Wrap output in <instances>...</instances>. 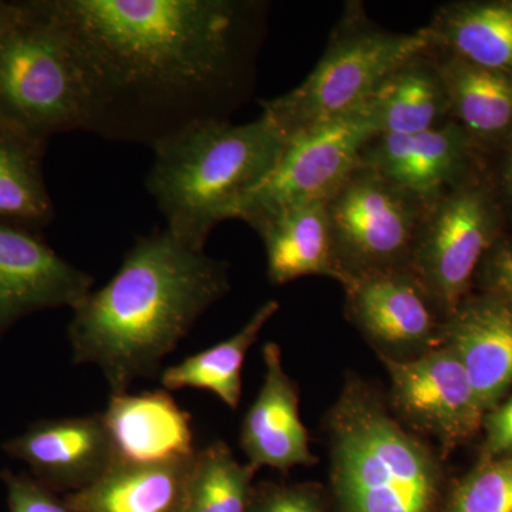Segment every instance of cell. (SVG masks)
Returning <instances> with one entry per match:
<instances>
[{"instance_id": "52a82bcc", "label": "cell", "mask_w": 512, "mask_h": 512, "mask_svg": "<svg viewBox=\"0 0 512 512\" xmlns=\"http://www.w3.org/2000/svg\"><path fill=\"white\" fill-rule=\"evenodd\" d=\"M508 220L490 174L478 167L427 212L410 268L446 318L470 296L478 268Z\"/></svg>"}, {"instance_id": "ffe728a7", "label": "cell", "mask_w": 512, "mask_h": 512, "mask_svg": "<svg viewBox=\"0 0 512 512\" xmlns=\"http://www.w3.org/2000/svg\"><path fill=\"white\" fill-rule=\"evenodd\" d=\"M367 106L379 134L423 133L451 121L450 100L430 47L390 73Z\"/></svg>"}, {"instance_id": "9a60e30c", "label": "cell", "mask_w": 512, "mask_h": 512, "mask_svg": "<svg viewBox=\"0 0 512 512\" xmlns=\"http://www.w3.org/2000/svg\"><path fill=\"white\" fill-rule=\"evenodd\" d=\"M264 383L249 406L241 429L239 446L247 463L288 473L293 467L315 466L318 458L311 450V437L299 413V387L286 373L278 343L262 348Z\"/></svg>"}, {"instance_id": "8fae6325", "label": "cell", "mask_w": 512, "mask_h": 512, "mask_svg": "<svg viewBox=\"0 0 512 512\" xmlns=\"http://www.w3.org/2000/svg\"><path fill=\"white\" fill-rule=\"evenodd\" d=\"M342 286L349 322L380 359L412 360L443 345L446 315L410 266L353 276Z\"/></svg>"}, {"instance_id": "9c48e42d", "label": "cell", "mask_w": 512, "mask_h": 512, "mask_svg": "<svg viewBox=\"0 0 512 512\" xmlns=\"http://www.w3.org/2000/svg\"><path fill=\"white\" fill-rule=\"evenodd\" d=\"M377 134L366 103L289 138L274 170L244 198L235 220L252 227L286 208L328 200L359 165L363 150Z\"/></svg>"}, {"instance_id": "277c9868", "label": "cell", "mask_w": 512, "mask_h": 512, "mask_svg": "<svg viewBox=\"0 0 512 512\" xmlns=\"http://www.w3.org/2000/svg\"><path fill=\"white\" fill-rule=\"evenodd\" d=\"M326 430L338 512H440L443 457L397 420L375 387L350 376Z\"/></svg>"}, {"instance_id": "d4e9b609", "label": "cell", "mask_w": 512, "mask_h": 512, "mask_svg": "<svg viewBox=\"0 0 512 512\" xmlns=\"http://www.w3.org/2000/svg\"><path fill=\"white\" fill-rule=\"evenodd\" d=\"M256 473L225 441H212L192 457L183 512H247Z\"/></svg>"}, {"instance_id": "1f68e13d", "label": "cell", "mask_w": 512, "mask_h": 512, "mask_svg": "<svg viewBox=\"0 0 512 512\" xmlns=\"http://www.w3.org/2000/svg\"><path fill=\"white\" fill-rule=\"evenodd\" d=\"M16 10H18V2H2L0 0V45L8 32L10 23L15 19Z\"/></svg>"}, {"instance_id": "484cf974", "label": "cell", "mask_w": 512, "mask_h": 512, "mask_svg": "<svg viewBox=\"0 0 512 512\" xmlns=\"http://www.w3.org/2000/svg\"><path fill=\"white\" fill-rule=\"evenodd\" d=\"M440 512H512V454L478 460L448 491Z\"/></svg>"}, {"instance_id": "e0dca14e", "label": "cell", "mask_w": 512, "mask_h": 512, "mask_svg": "<svg viewBox=\"0 0 512 512\" xmlns=\"http://www.w3.org/2000/svg\"><path fill=\"white\" fill-rule=\"evenodd\" d=\"M443 345L466 367L485 413L512 387V305L491 293L470 295L446 319Z\"/></svg>"}, {"instance_id": "603a6c76", "label": "cell", "mask_w": 512, "mask_h": 512, "mask_svg": "<svg viewBox=\"0 0 512 512\" xmlns=\"http://www.w3.org/2000/svg\"><path fill=\"white\" fill-rule=\"evenodd\" d=\"M46 143L0 116V221L37 231L55 217L43 174Z\"/></svg>"}, {"instance_id": "5bb4252c", "label": "cell", "mask_w": 512, "mask_h": 512, "mask_svg": "<svg viewBox=\"0 0 512 512\" xmlns=\"http://www.w3.org/2000/svg\"><path fill=\"white\" fill-rule=\"evenodd\" d=\"M2 450L25 463L30 476L55 493L89 487L117 461L101 413L37 420L6 440Z\"/></svg>"}, {"instance_id": "44dd1931", "label": "cell", "mask_w": 512, "mask_h": 512, "mask_svg": "<svg viewBox=\"0 0 512 512\" xmlns=\"http://www.w3.org/2000/svg\"><path fill=\"white\" fill-rule=\"evenodd\" d=\"M426 29L431 49L512 74V0L447 3Z\"/></svg>"}, {"instance_id": "4fadbf2b", "label": "cell", "mask_w": 512, "mask_h": 512, "mask_svg": "<svg viewBox=\"0 0 512 512\" xmlns=\"http://www.w3.org/2000/svg\"><path fill=\"white\" fill-rule=\"evenodd\" d=\"M359 165L433 207L481 165V154L456 121L423 133L379 134L367 144Z\"/></svg>"}, {"instance_id": "7c38bea8", "label": "cell", "mask_w": 512, "mask_h": 512, "mask_svg": "<svg viewBox=\"0 0 512 512\" xmlns=\"http://www.w3.org/2000/svg\"><path fill=\"white\" fill-rule=\"evenodd\" d=\"M93 285L92 275L67 262L35 231L0 221V340L32 313L76 308Z\"/></svg>"}, {"instance_id": "4dcf8cb0", "label": "cell", "mask_w": 512, "mask_h": 512, "mask_svg": "<svg viewBox=\"0 0 512 512\" xmlns=\"http://www.w3.org/2000/svg\"><path fill=\"white\" fill-rule=\"evenodd\" d=\"M498 151H500V161H498L497 171L491 174L490 178L503 205L505 217L512 222V134L503 146L498 148Z\"/></svg>"}, {"instance_id": "6da1fadb", "label": "cell", "mask_w": 512, "mask_h": 512, "mask_svg": "<svg viewBox=\"0 0 512 512\" xmlns=\"http://www.w3.org/2000/svg\"><path fill=\"white\" fill-rule=\"evenodd\" d=\"M66 42L82 130L158 146L247 100L266 5L252 0H46Z\"/></svg>"}, {"instance_id": "3957f363", "label": "cell", "mask_w": 512, "mask_h": 512, "mask_svg": "<svg viewBox=\"0 0 512 512\" xmlns=\"http://www.w3.org/2000/svg\"><path fill=\"white\" fill-rule=\"evenodd\" d=\"M286 144L262 113L245 124L204 121L153 148L146 188L167 222V231L204 251L217 225L235 220L241 202L264 183Z\"/></svg>"}, {"instance_id": "83f0119b", "label": "cell", "mask_w": 512, "mask_h": 512, "mask_svg": "<svg viewBox=\"0 0 512 512\" xmlns=\"http://www.w3.org/2000/svg\"><path fill=\"white\" fill-rule=\"evenodd\" d=\"M0 478L8 493L9 512H76L55 491L28 473L2 470Z\"/></svg>"}, {"instance_id": "ba28073f", "label": "cell", "mask_w": 512, "mask_h": 512, "mask_svg": "<svg viewBox=\"0 0 512 512\" xmlns=\"http://www.w3.org/2000/svg\"><path fill=\"white\" fill-rule=\"evenodd\" d=\"M429 210L376 171L357 165L328 198L340 285L367 272L410 266Z\"/></svg>"}, {"instance_id": "ac0fdd59", "label": "cell", "mask_w": 512, "mask_h": 512, "mask_svg": "<svg viewBox=\"0 0 512 512\" xmlns=\"http://www.w3.org/2000/svg\"><path fill=\"white\" fill-rule=\"evenodd\" d=\"M264 242L266 275L272 285H285L303 276H326L342 282L328 200L295 205L252 225Z\"/></svg>"}, {"instance_id": "4316f807", "label": "cell", "mask_w": 512, "mask_h": 512, "mask_svg": "<svg viewBox=\"0 0 512 512\" xmlns=\"http://www.w3.org/2000/svg\"><path fill=\"white\" fill-rule=\"evenodd\" d=\"M247 512H326L318 484L262 483L254 485Z\"/></svg>"}, {"instance_id": "8992f818", "label": "cell", "mask_w": 512, "mask_h": 512, "mask_svg": "<svg viewBox=\"0 0 512 512\" xmlns=\"http://www.w3.org/2000/svg\"><path fill=\"white\" fill-rule=\"evenodd\" d=\"M0 116L43 140L82 130L76 74L46 0L18 2L3 37Z\"/></svg>"}, {"instance_id": "2e32d148", "label": "cell", "mask_w": 512, "mask_h": 512, "mask_svg": "<svg viewBox=\"0 0 512 512\" xmlns=\"http://www.w3.org/2000/svg\"><path fill=\"white\" fill-rule=\"evenodd\" d=\"M101 414L116 463L160 466L190 461L197 453L191 414L170 392L111 394Z\"/></svg>"}, {"instance_id": "f1b7e54d", "label": "cell", "mask_w": 512, "mask_h": 512, "mask_svg": "<svg viewBox=\"0 0 512 512\" xmlns=\"http://www.w3.org/2000/svg\"><path fill=\"white\" fill-rule=\"evenodd\" d=\"M476 279L481 292L491 293L512 305V239L501 237L485 254Z\"/></svg>"}, {"instance_id": "7402d4cb", "label": "cell", "mask_w": 512, "mask_h": 512, "mask_svg": "<svg viewBox=\"0 0 512 512\" xmlns=\"http://www.w3.org/2000/svg\"><path fill=\"white\" fill-rule=\"evenodd\" d=\"M191 460L160 466L116 463L96 483L64 498L76 512H183Z\"/></svg>"}, {"instance_id": "7a4b0ae2", "label": "cell", "mask_w": 512, "mask_h": 512, "mask_svg": "<svg viewBox=\"0 0 512 512\" xmlns=\"http://www.w3.org/2000/svg\"><path fill=\"white\" fill-rule=\"evenodd\" d=\"M231 289L228 264L167 229L138 237L119 271L76 308L67 328L76 365H96L111 394L157 375L195 322Z\"/></svg>"}, {"instance_id": "d6986e66", "label": "cell", "mask_w": 512, "mask_h": 512, "mask_svg": "<svg viewBox=\"0 0 512 512\" xmlns=\"http://www.w3.org/2000/svg\"><path fill=\"white\" fill-rule=\"evenodd\" d=\"M431 52L446 86L451 121L466 131L480 154L498 150L512 134V74Z\"/></svg>"}, {"instance_id": "5b68a950", "label": "cell", "mask_w": 512, "mask_h": 512, "mask_svg": "<svg viewBox=\"0 0 512 512\" xmlns=\"http://www.w3.org/2000/svg\"><path fill=\"white\" fill-rule=\"evenodd\" d=\"M430 45L426 28L390 32L367 18L360 3H349L315 69L291 92L262 101V113L289 140L365 106L390 73Z\"/></svg>"}, {"instance_id": "cb8c5ba5", "label": "cell", "mask_w": 512, "mask_h": 512, "mask_svg": "<svg viewBox=\"0 0 512 512\" xmlns=\"http://www.w3.org/2000/svg\"><path fill=\"white\" fill-rule=\"evenodd\" d=\"M279 308L281 305L276 299L265 302L256 309L241 330L228 339L185 357L177 365L167 367L160 376L164 389L167 392L181 389L207 390L229 409H238L242 397L245 357Z\"/></svg>"}, {"instance_id": "30bf717a", "label": "cell", "mask_w": 512, "mask_h": 512, "mask_svg": "<svg viewBox=\"0 0 512 512\" xmlns=\"http://www.w3.org/2000/svg\"><path fill=\"white\" fill-rule=\"evenodd\" d=\"M380 360L390 379V410L407 429L436 441L441 457L483 429L487 413L453 349L441 345L412 360Z\"/></svg>"}, {"instance_id": "f546056e", "label": "cell", "mask_w": 512, "mask_h": 512, "mask_svg": "<svg viewBox=\"0 0 512 512\" xmlns=\"http://www.w3.org/2000/svg\"><path fill=\"white\" fill-rule=\"evenodd\" d=\"M480 460L512 454V394L485 414Z\"/></svg>"}]
</instances>
